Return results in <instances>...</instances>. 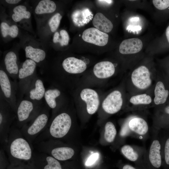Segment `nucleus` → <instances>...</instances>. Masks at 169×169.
<instances>
[{"label":"nucleus","instance_id":"a878e982","mask_svg":"<svg viewBox=\"0 0 169 169\" xmlns=\"http://www.w3.org/2000/svg\"><path fill=\"white\" fill-rule=\"evenodd\" d=\"M56 9L55 3L50 0L40 1L36 6L34 12L37 14L51 13Z\"/></svg>","mask_w":169,"mask_h":169},{"label":"nucleus","instance_id":"6ab92c4d","mask_svg":"<svg viewBox=\"0 0 169 169\" xmlns=\"http://www.w3.org/2000/svg\"><path fill=\"white\" fill-rule=\"evenodd\" d=\"M64 71L69 74H77L84 71L87 66L83 60L74 57H70L64 59L62 63Z\"/></svg>","mask_w":169,"mask_h":169},{"label":"nucleus","instance_id":"20e7f679","mask_svg":"<svg viewBox=\"0 0 169 169\" xmlns=\"http://www.w3.org/2000/svg\"><path fill=\"white\" fill-rule=\"evenodd\" d=\"M36 66L37 64L29 59H26L20 66L18 79L17 105L23 98L32 81L36 75Z\"/></svg>","mask_w":169,"mask_h":169},{"label":"nucleus","instance_id":"aec40b11","mask_svg":"<svg viewBox=\"0 0 169 169\" xmlns=\"http://www.w3.org/2000/svg\"><path fill=\"white\" fill-rule=\"evenodd\" d=\"M142 47V42L140 39L129 38L121 42L119 46V51L123 54H135L141 51Z\"/></svg>","mask_w":169,"mask_h":169},{"label":"nucleus","instance_id":"7c9ffc66","mask_svg":"<svg viewBox=\"0 0 169 169\" xmlns=\"http://www.w3.org/2000/svg\"><path fill=\"white\" fill-rule=\"evenodd\" d=\"M44 153L46 164L43 169H62L58 160L50 155Z\"/></svg>","mask_w":169,"mask_h":169},{"label":"nucleus","instance_id":"393cba45","mask_svg":"<svg viewBox=\"0 0 169 169\" xmlns=\"http://www.w3.org/2000/svg\"><path fill=\"white\" fill-rule=\"evenodd\" d=\"M25 51L26 58L33 60L36 64L44 61L46 57L44 51L30 45L26 46Z\"/></svg>","mask_w":169,"mask_h":169},{"label":"nucleus","instance_id":"5701e85b","mask_svg":"<svg viewBox=\"0 0 169 169\" xmlns=\"http://www.w3.org/2000/svg\"><path fill=\"white\" fill-rule=\"evenodd\" d=\"M160 139L163 169H169V130H163Z\"/></svg>","mask_w":169,"mask_h":169},{"label":"nucleus","instance_id":"c9c22d12","mask_svg":"<svg viewBox=\"0 0 169 169\" xmlns=\"http://www.w3.org/2000/svg\"><path fill=\"white\" fill-rule=\"evenodd\" d=\"M121 169H138L136 167L130 164H125L122 165Z\"/></svg>","mask_w":169,"mask_h":169},{"label":"nucleus","instance_id":"c85d7f7f","mask_svg":"<svg viewBox=\"0 0 169 169\" xmlns=\"http://www.w3.org/2000/svg\"><path fill=\"white\" fill-rule=\"evenodd\" d=\"M104 138L108 143L112 142L115 140L117 134V131L114 124L111 121L106 123L105 127Z\"/></svg>","mask_w":169,"mask_h":169},{"label":"nucleus","instance_id":"2f4dec72","mask_svg":"<svg viewBox=\"0 0 169 169\" xmlns=\"http://www.w3.org/2000/svg\"><path fill=\"white\" fill-rule=\"evenodd\" d=\"M62 16L59 13L54 14L48 22L50 30L52 32H54L57 30L59 25Z\"/></svg>","mask_w":169,"mask_h":169},{"label":"nucleus","instance_id":"f03ea898","mask_svg":"<svg viewBox=\"0 0 169 169\" xmlns=\"http://www.w3.org/2000/svg\"><path fill=\"white\" fill-rule=\"evenodd\" d=\"M3 147L11 159L26 161L32 160L34 147L23 135L15 124L12 126L7 141Z\"/></svg>","mask_w":169,"mask_h":169},{"label":"nucleus","instance_id":"f3484780","mask_svg":"<svg viewBox=\"0 0 169 169\" xmlns=\"http://www.w3.org/2000/svg\"><path fill=\"white\" fill-rule=\"evenodd\" d=\"M80 96L82 100L86 104L87 112L90 114H93L97 110L100 104L98 95L95 90L85 88L80 92Z\"/></svg>","mask_w":169,"mask_h":169},{"label":"nucleus","instance_id":"4c0bfd02","mask_svg":"<svg viewBox=\"0 0 169 169\" xmlns=\"http://www.w3.org/2000/svg\"><path fill=\"white\" fill-rule=\"evenodd\" d=\"M166 34L167 40L169 43V26L166 28Z\"/></svg>","mask_w":169,"mask_h":169},{"label":"nucleus","instance_id":"6e6552de","mask_svg":"<svg viewBox=\"0 0 169 169\" xmlns=\"http://www.w3.org/2000/svg\"><path fill=\"white\" fill-rule=\"evenodd\" d=\"M127 92L125 80L120 88L110 92L104 100L102 108L108 114L112 115L124 109L126 103Z\"/></svg>","mask_w":169,"mask_h":169},{"label":"nucleus","instance_id":"4468645a","mask_svg":"<svg viewBox=\"0 0 169 169\" xmlns=\"http://www.w3.org/2000/svg\"><path fill=\"white\" fill-rule=\"evenodd\" d=\"M154 108L152 128L169 130V102Z\"/></svg>","mask_w":169,"mask_h":169},{"label":"nucleus","instance_id":"412c9836","mask_svg":"<svg viewBox=\"0 0 169 169\" xmlns=\"http://www.w3.org/2000/svg\"><path fill=\"white\" fill-rule=\"evenodd\" d=\"M114 64L109 61H104L96 64L93 72L96 77L100 79H107L112 77L115 73Z\"/></svg>","mask_w":169,"mask_h":169},{"label":"nucleus","instance_id":"423d86ee","mask_svg":"<svg viewBox=\"0 0 169 169\" xmlns=\"http://www.w3.org/2000/svg\"><path fill=\"white\" fill-rule=\"evenodd\" d=\"M153 86L142 93L130 95L127 93L125 111L134 112L145 110L153 108Z\"/></svg>","mask_w":169,"mask_h":169},{"label":"nucleus","instance_id":"58836bf2","mask_svg":"<svg viewBox=\"0 0 169 169\" xmlns=\"http://www.w3.org/2000/svg\"><path fill=\"white\" fill-rule=\"evenodd\" d=\"M98 1H99L100 2H105L108 4L111 3L112 1L111 0H99Z\"/></svg>","mask_w":169,"mask_h":169},{"label":"nucleus","instance_id":"1a4fd4ad","mask_svg":"<svg viewBox=\"0 0 169 169\" xmlns=\"http://www.w3.org/2000/svg\"><path fill=\"white\" fill-rule=\"evenodd\" d=\"M151 141L147 150L146 169H160L162 165L160 131L152 128Z\"/></svg>","mask_w":169,"mask_h":169},{"label":"nucleus","instance_id":"f8f14e48","mask_svg":"<svg viewBox=\"0 0 169 169\" xmlns=\"http://www.w3.org/2000/svg\"><path fill=\"white\" fill-rule=\"evenodd\" d=\"M153 94L154 108L169 102V82L163 74L157 72Z\"/></svg>","mask_w":169,"mask_h":169},{"label":"nucleus","instance_id":"473e14b6","mask_svg":"<svg viewBox=\"0 0 169 169\" xmlns=\"http://www.w3.org/2000/svg\"><path fill=\"white\" fill-rule=\"evenodd\" d=\"M119 136L121 140H125L127 136H130V133L128 129L126 118L124 120L121 125L119 133Z\"/></svg>","mask_w":169,"mask_h":169},{"label":"nucleus","instance_id":"4be33fe9","mask_svg":"<svg viewBox=\"0 0 169 169\" xmlns=\"http://www.w3.org/2000/svg\"><path fill=\"white\" fill-rule=\"evenodd\" d=\"M61 94L60 90L57 88L50 87L46 90L44 99L46 104L52 109L53 115L57 108V99L60 97Z\"/></svg>","mask_w":169,"mask_h":169},{"label":"nucleus","instance_id":"39448f33","mask_svg":"<svg viewBox=\"0 0 169 169\" xmlns=\"http://www.w3.org/2000/svg\"><path fill=\"white\" fill-rule=\"evenodd\" d=\"M44 105L22 99L18 104L15 124L19 129L32 120L40 112Z\"/></svg>","mask_w":169,"mask_h":169},{"label":"nucleus","instance_id":"dca6fc26","mask_svg":"<svg viewBox=\"0 0 169 169\" xmlns=\"http://www.w3.org/2000/svg\"><path fill=\"white\" fill-rule=\"evenodd\" d=\"M82 38L84 41L100 46L106 45L108 40L109 35L95 28L85 29L83 33Z\"/></svg>","mask_w":169,"mask_h":169},{"label":"nucleus","instance_id":"cd10ccee","mask_svg":"<svg viewBox=\"0 0 169 169\" xmlns=\"http://www.w3.org/2000/svg\"><path fill=\"white\" fill-rule=\"evenodd\" d=\"M0 27L2 35L4 38L9 35L12 38H15L18 34V29L16 25L10 26L6 23L2 22Z\"/></svg>","mask_w":169,"mask_h":169},{"label":"nucleus","instance_id":"c756f323","mask_svg":"<svg viewBox=\"0 0 169 169\" xmlns=\"http://www.w3.org/2000/svg\"><path fill=\"white\" fill-rule=\"evenodd\" d=\"M69 36L67 31L62 29L60 31L56 32L53 37V42L54 43H59L61 46L67 45L69 42Z\"/></svg>","mask_w":169,"mask_h":169},{"label":"nucleus","instance_id":"9b49d317","mask_svg":"<svg viewBox=\"0 0 169 169\" xmlns=\"http://www.w3.org/2000/svg\"><path fill=\"white\" fill-rule=\"evenodd\" d=\"M0 92L16 114L17 107L18 84L11 80L10 77L4 68H1L0 69Z\"/></svg>","mask_w":169,"mask_h":169},{"label":"nucleus","instance_id":"bb28decb","mask_svg":"<svg viewBox=\"0 0 169 169\" xmlns=\"http://www.w3.org/2000/svg\"><path fill=\"white\" fill-rule=\"evenodd\" d=\"M13 13L12 15L13 20L15 22H19L23 19H29L31 17V13L27 10L26 7L24 5H19L15 7L13 10Z\"/></svg>","mask_w":169,"mask_h":169},{"label":"nucleus","instance_id":"e433bc0d","mask_svg":"<svg viewBox=\"0 0 169 169\" xmlns=\"http://www.w3.org/2000/svg\"><path fill=\"white\" fill-rule=\"evenodd\" d=\"M21 0H6L5 1L8 3L10 4H16L18 3Z\"/></svg>","mask_w":169,"mask_h":169},{"label":"nucleus","instance_id":"72a5a7b5","mask_svg":"<svg viewBox=\"0 0 169 169\" xmlns=\"http://www.w3.org/2000/svg\"><path fill=\"white\" fill-rule=\"evenodd\" d=\"M153 3L157 9L162 10L169 7V0H153Z\"/></svg>","mask_w":169,"mask_h":169},{"label":"nucleus","instance_id":"ddd939ff","mask_svg":"<svg viewBox=\"0 0 169 169\" xmlns=\"http://www.w3.org/2000/svg\"><path fill=\"white\" fill-rule=\"evenodd\" d=\"M121 151L125 158L134 163L137 168L146 169L147 150L145 147L125 145L121 147Z\"/></svg>","mask_w":169,"mask_h":169},{"label":"nucleus","instance_id":"a211bd4d","mask_svg":"<svg viewBox=\"0 0 169 169\" xmlns=\"http://www.w3.org/2000/svg\"><path fill=\"white\" fill-rule=\"evenodd\" d=\"M17 60V56L16 53L12 51L8 52L4 59V69L10 77L17 84L20 68Z\"/></svg>","mask_w":169,"mask_h":169},{"label":"nucleus","instance_id":"b1692460","mask_svg":"<svg viewBox=\"0 0 169 169\" xmlns=\"http://www.w3.org/2000/svg\"><path fill=\"white\" fill-rule=\"evenodd\" d=\"M92 23L95 28L105 33L110 32L113 27L111 21L100 13H97L95 15Z\"/></svg>","mask_w":169,"mask_h":169},{"label":"nucleus","instance_id":"2eb2a0df","mask_svg":"<svg viewBox=\"0 0 169 169\" xmlns=\"http://www.w3.org/2000/svg\"><path fill=\"white\" fill-rule=\"evenodd\" d=\"M46 91L43 79L37 74L26 92L24 98L35 102L42 103Z\"/></svg>","mask_w":169,"mask_h":169},{"label":"nucleus","instance_id":"7ed1b4c3","mask_svg":"<svg viewBox=\"0 0 169 169\" xmlns=\"http://www.w3.org/2000/svg\"><path fill=\"white\" fill-rule=\"evenodd\" d=\"M49 109L46 104L44 105L38 113L20 129L23 135L33 145L36 139L49 124Z\"/></svg>","mask_w":169,"mask_h":169},{"label":"nucleus","instance_id":"ea45409f","mask_svg":"<svg viewBox=\"0 0 169 169\" xmlns=\"http://www.w3.org/2000/svg\"><path fill=\"white\" fill-rule=\"evenodd\" d=\"M169 82V71L167 72L166 74H163Z\"/></svg>","mask_w":169,"mask_h":169},{"label":"nucleus","instance_id":"0eeeda50","mask_svg":"<svg viewBox=\"0 0 169 169\" xmlns=\"http://www.w3.org/2000/svg\"><path fill=\"white\" fill-rule=\"evenodd\" d=\"M15 119L13 110L0 92V140L3 146L7 141L11 128Z\"/></svg>","mask_w":169,"mask_h":169},{"label":"nucleus","instance_id":"f704fd0d","mask_svg":"<svg viewBox=\"0 0 169 169\" xmlns=\"http://www.w3.org/2000/svg\"><path fill=\"white\" fill-rule=\"evenodd\" d=\"M99 156V154L97 153L91 155L87 159L85 163L86 166H88L94 164L98 159Z\"/></svg>","mask_w":169,"mask_h":169},{"label":"nucleus","instance_id":"9d476101","mask_svg":"<svg viewBox=\"0 0 169 169\" xmlns=\"http://www.w3.org/2000/svg\"><path fill=\"white\" fill-rule=\"evenodd\" d=\"M130 136L140 140H146L149 136V126L146 119L142 115L136 113L126 117Z\"/></svg>","mask_w":169,"mask_h":169},{"label":"nucleus","instance_id":"f257e3e1","mask_svg":"<svg viewBox=\"0 0 169 169\" xmlns=\"http://www.w3.org/2000/svg\"><path fill=\"white\" fill-rule=\"evenodd\" d=\"M157 72L145 64L132 69L125 79L127 93L136 94L145 92L153 86Z\"/></svg>","mask_w":169,"mask_h":169}]
</instances>
